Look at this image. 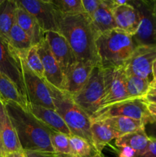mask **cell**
Returning a JSON list of instances; mask_svg holds the SVG:
<instances>
[{
	"label": "cell",
	"instance_id": "cell-1",
	"mask_svg": "<svg viewBox=\"0 0 156 157\" xmlns=\"http://www.w3.org/2000/svg\"><path fill=\"white\" fill-rule=\"evenodd\" d=\"M54 16L58 32L69 43L76 61L93 65L99 64L96 48V39L99 35L90 17L85 12L65 15L61 13L55 7Z\"/></svg>",
	"mask_w": 156,
	"mask_h": 157
},
{
	"label": "cell",
	"instance_id": "cell-2",
	"mask_svg": "<svg viewBox=\"0 0 156 157\" xmlns=\"http://www.w3.org/2000/svg\"><path fill=\"white\" fill-rule=\"evenodd\" d=\"M8 113L24 151L54 153L50 130L28 110L15 102H5Z\"/></svg>",
	"mask_w": 156,
	"mask_h": 157
},
{
	"label": "cell",
	"instance_id": "cell-3",
	"mask_svg": "<svg viewBox=\"0 0 156 157\" xmlns=\"http://www.w3.org/2000/svg\"><path fill=\"white\" fill-rule=\"evenodd\" d=\"M136 46L132 36L119 29L98 35L96 48L102 68L124 67Z\"/></svg>",
	"mask_w": 156,
	"mask_h": 157
},
{
	"label": "cell",
	"instance_id": "cell-4",
	"mask_svg": "<svg viewBox=\"0 0 156 157\" xmlns=\"http://www.w3.org/2000/svg\"><path fill=\"white\" fill-rule=\"evenodd\" d=\"M46 83L50 90L55 110L64 120L72 135L80 136L93 145L90 117L74 102L70 94L57 88L47 81Z\"/></svg>",
	"mask_w": 156,
	"mask_h": 157
},
{
	"label": "cell",
	"instance_id": "cell-5",
	"mask_svg": "<svg viewBox=\"0 0 156 157\" xmlns=\"http://www.w3.org/2000/svg\"><path fill=\"white\" fill-rule=\"evenodd\" d=\"M103 94V71L102 66L97 64L93 67L84 88L72 98L74 102L90 117H92L100 109Z\"/></svg>",
	"mask_w": 156,
	"mask_h": 157
},
{
	"label": "cell",
	"instance_id": "cell-6",
	"mask_svg": "<svg viewBox=\"0 0 156 157\" xmlns=\"http://www.w3.org/2000/svg\"><path fill=\"white\" fill-rule=\"evenodd\" d=\"M113 117H125L144 122L151 120L148 103L144 98L128 99L99 109L92 117L91 121H103Z\"/></svg>",
	"mask_w": 156,
	"mask_h": 157
},
{
	"label": "cell",
	"instance_id": "cell-7",
	"mask_svg": "<svg viewBox=\"0 0 156 157\" xmlns=\"http://www.w3.org/2000/svg\"><path fill=\"white\" fill-rule=\"evenodd\" d=\"M0 71L14 83L22 98L28 104L23 77L21 58L14 52L9 42L1 36Z\"/></svg>",
	"mask_w": 156,
	"mask_h": 157
},
{
	"label": "cell",
	"instance_id": "cell-8",
	"mask_svg": "<svg viewBox=\"0 0 156 157\" xmlns=\"http://www.w3.org/2000/svg\"><path fill=\"white\" fill-rule=\"evenodd\" d=\"M104 94L100 109L128 100L126 90V75L124 67L102 68Z\"/></svg>",
	"mask_w": 156,
	"mask_h": 157
},
{
	"label": "cell",
	"instance_id": "cell-9",
	"mask_svg": "<svg viewBox=\"0 0 156 157\" xmlns=\"http://www.w3.org/2000/svg\"><path fill=\"white\" fill-rule=\"evenodd\" d=\"M136 8L140 17V24L137 32L132 35L136 47L141 45H156V18L152 12L151 1L130 0Z\"/></svg>",
	"mask_w": 156,
	"mask_h": 157
},
{
	"label": "cell",
	"instance_id": "cell-10",
	"mask_svg": "<svg viewBox=\"0 0 156 157\" xmlns=\"http://www.w3.org/2000/svg\"><path fill=\"white\" fill-rule=\"evenodd\" d=\"M156 60V45L138 46L124 66L127 76L133 75L153 81L152 64Z\"/></svg>",
	"mask_w": 156,
	"mask_h": 157
},
{
	"label": "cell",
	"instance_id": "cell-11",
	"mask_svg": "<svg viewBox=\"0 0 156 157\" xmlns=\"http://www.w3.org/2000/svg\"><path fill=\"white\" fill-rule=\"evenodd\" d=\"M24 86L28 104L55 110L50 90L45 80L30 70L21 58Z\"/></svg>",
	"mask_w": 156,
	"mask_h": 157
},
{
	"label": "cell",
	"instance_id": "cell-12",
	"mask_svg": "<svg viewBox=\"0 0 156 157\" xmlns=\"http://www.w3.org/2000/svg\"><path fill=\"white\" fill-rule=\"evenodd\" d=\"M44 38L47 41L49 48L58 61L65 79L69 71L77 62L71 47L66 38L58 32H44Z\"/></svg>",
	"mask_w": 156,
	"mask_h": 157
},
{
	"label": "cell",
	"instance_id": "cell-13",
	"mask_svg": "<svg viewBox=\"0 0 156 157\" xmlns=\"http://www.w3.org/2000/svg\"><path fill=\"white\" fill-rule=\"evenodd\" d=\"M18 2L37 20L44 32H58L54 7L50 0H21Z\"/></svg>",
	"mask_w": 156,
	"mask_h": 157
},
{
	"label": "cell",
	"instance_id": "cell-14",
	"mask_svg": "<svg viewBox=\"0 0 156 157\" xmlns=\"http://www.w3.org/2000/svg\"><path fill=\"white\" fill-rule=\"evenodd\" d=\"M37 49L44 67V79L57 88L64 90V75L45 38L37 45Z\"/></svg>",
	"mask_w": 156,
	"mask_h": 157
},
{
	"label": "cell",
	"instance_id": "cell-15",
	"mask_svg": "<svg viewBox=\"0 0 156 157\" xmlns=\"http://www.w3.org/2000/svg\"><path fill=\"white\" fill-rule=\"evenodd\" d=\"M0 134L6 154L18 153L23 150L6 104L2 99H0Z\"/></svg>",
	"mask_w": 156,
	"mask_h": 157
},
{
	"label": "cell",
	"instance_id": "cell-16",
	"mask_svg": "<svg viewBox=\"0 0 156 157\" xmlns=\"http://www.w3.org/2000/svg\"><path fill=\"white\" fill-rule=\"evenodd\" d=\"M113 16L116 29L126 32L132 36L134 35L140 24V17L136 8L128 1V4L121 6H114Z\"/></svg>",
	"mask_w": 156,
	"mask_h": 157
},
{
	"label": "cell",
	"instance_id": "cell-17",
	"mask_svg": "<svg viewBox=\"0 0 156 157\" xmlns=\"http://www.w3.org/2000/svg\"><path fill=\"white\" fill-rule=\"evenodd\" d=\"M95 66L92 64L77 61L65 77L64 90L71 96L79 93L88 81Z\"/></svg>",
	"mask_w": 156,
	"mask_h": 157
},
{
	"label": "cell",
	"instance_id": "cell-18",
	"mask_svg": "<svg viewBox=\"0 0 156 157\" xmlns=\"http://www.w3.org/2000/svg\"><path fill=\"white\" fill-rule=\"evenodd\" d=\"M27 109L38 121H41L50 130L58 133H64L68 136L72 135L64 120L55 110L34 105L32 104H28Z\"/></svg>",
	"mask_w": 156,
	"mask_h": 157
},
{
	"label": "cell",
	"instance_id": "cell-19",
	"mask_svg": "<svg viewBox=\"0 0 156 157\" xmlns=\"http://www.w3.org/2000/svg\"><path fill=\"white\" fill-rule=\"evenodd\" d=\"M16 23L28 35L32 46L39 44L44 38V32L40 27L37 20L17 1Z\"/></svg>",
	"mask_w": 156,
	"mask_h": 157
},
{
	"label": "cell",
	"instance_id": "cell-20",
	"mask_svg": "<svg viewBox=\"0 0 156 157\" xmlns=\"http://www.w3.org/2000/svg\"><path fill=\"white\" fill-rule=\"evenodd\" d=\"M113 7L112 0H102L99 7L90 18L98 35L116 29L113 13Z\"/></svg>",
	"mask_w": 156,
	"mask_h": 157
},
{
	"label": "cell",
	"instance_id": "cell-21",
	"mask_svg": "<svg viewBox=\"0 0 156 157\" xmlns=\"http://www.w3.org/2000/svg\"><path fill=\"white\" fill-rule=\"evenodd\" d=\"M92 141L95 150L98 153L102 154V150L113 140L117 138L113 129L104 121H91L90 126Z\"/></svg>",
	"mask_w": 156,
	"mask_h": 157
},
{
	"label": "cell",
	"instance_id": "cell-22",
	"mask_svg": "<svg viewBox=\"0 0 156 157\" xmlns=\"http://www.w3.org/2000/svg\"><path fill=\"white\" fill-rule=\"evenodd\" d=\"M149 143L150 139L145 133L144 128L119 136L115 140V145L116 147H130L136 152L137 156L143 153L147 150Z\"/></svg>",
	"mask_w": 156,
	"mask_h": 157
},
{
	"label": "cell",
	"instance_id": "cell-23",
	"mask_svg": "<svg viewBox=\"0 0 156 157\" xmlns=\"http://www.w3.org/2000/svg\"><path fill=\"white\" fill-rule=\"evenodd\" d=\"M17 1L4 0L0 6V36L8 41L9 33L16 21Z\"/></svg>",
	"mask_w": 156,
	"mask_h": 157
},
{
	"label": "cell",
	"instance_id": "cell-24",
	"mask_svg": "<svg viewBox=\"0 0 156 157\" xmlns=\"http://www.w3.org/2000/svg\"><path fill=\"white\" fill-rule=\"evenodd\" d=\"M117 135V138L144 128L145 122L125 117H113L103 120Z\"/></svg>",
	"mask_w": 156,
	"mask_h": 157
},
{
	"label": "cell",
	"instance_id": "cell-25",
	"mask_svg": "<svg viewBox=\"0 0 156 157\" xmlns=\"http://www.w3.org/2000/svg\"><path fill=\"white\" fill-rule=\"evenodd\" d=\"M8 42L14 52L21 58H23L28 51L32 47V41L27 34L17 25L16 21L9 33Z\"/></svg>",
	"mask_w": 156,
	"mask_h": 157
},
{
	"label": "cell",
	"instance_id": "cell-26",
	"mask_svg": "<svg viewBox=\"0 0 156 157\" xmlns=\"http://www.w3.org/2000/svg\"><path fill=\"white\" fill-rule=\"evenodd\" d=\"M0 99L4 102H15L28 110V104L14 83L0 71Z\"/></svg>",
	"mask_w": 156,
	"mask_h": 157
},
{
	"label": "cell",
	"instance_id": "cell-27",
	"mask_svg": "<svg viewBox=\"0 0 156 157\" xmlns=\"http://www.w3.org/2000/svg\"><path fill=\"white\" fill-rule=\"evenodd\" d=\"M149 81L133 75H126V90L129 99L144 98L148 93Z\"/></svg>",
	"mask_w": 156,
	"mask_h": 157
},
{
	"label": "cell",
	"instance_id": "cell-28",
	"mask_svg": "<svg viewBox=\"0 0 156 157\" xmlns=\"http://www.w3.org/2000/svg\"><path fill=\"white\" fill-rule=\"evenodd\" d=\"M50 140L55 157H76L70 148L68 136L50 130Z\"/></svg>",
	"mask_w": 156,
	"mask_h": 157
},
{
	"label": "cell",
	"instance_id": "cell-29",
	"mask_svg": "<svg viewBox=\"0 0 156 157\" xmlns=\"http://www.w3.org/2000/svg\"><path fill=\"white\" fill-rule=\"evenodd\" d=\"M69 143L76 157H93L95 155L99 154L92 144L80 136L71 135L69 136Z\"/></svg>",
	"mask_w": 156,
	"mask_h": 157
},
{
	"label": "cell",
	"instance_id": "cell-30",
	"mask_svg": "<svg viewBox=\"0 0 156 157\" xmlns=\"http://www.w3.org/2000/svg\"><path fill=\"white\" fill-rule=\"evenodd\" d=\"M53 6L61 13L76 15L84 13L81 0H50Z\"/></svg>",
	"mask_w": 156,
	"mask_h": 157
},
{
	"label": "cell",
	"instance_id": "cell-31",
	"mask_svg": "<svg viewBox=\"0 0 156 157\" xmlns=\"http://www.w3.org/2000/svg\"><path fill=\"white\" fill-rule=\"evenodd\" d=\"M27 67L40 78H44V67L38 53L37 46H32L22 58Z\"/></svg>",
	"mask_w": 156,
	"mask_h": 157
},
{
	"label": "cell",
	"instance_id": "cell-32",
	"mask_svg": "<svg viewBox=\"0 0 156 157\" xmlns=\"http://www.w3.org/2000/svg\"><path fill=\"white\" fill-rule=\"evenodd\" d=\"M84 12L91 18L99 7L102 0H81Z\"/></svg>",
	"mask_w": 156,
	"mask_h": 157
},
{
	"label": "cell",
	"instance_id": "cell-33",
	"mask_svg": "<svg viewBox=\"0 0 156 157\" xmlns=\"http://www.w3.org/2000/svg\"><path fill=\"white\" fill-rule=\"evenodd\" d=\"M144 130L149 139L156 140V122L152 118L145 123Z\"/></svg>",
	"mask_w": 156,
	"mask_h": 157
},
{
	"label": "cell",
	"instance_id": "cell-34",
	"mask_svg": "<svg viewBox=\"0 0 156 157\" xmlns=\"http://www.w3.org/2000/svg\"><path fill=\"white\" fill-rule=\"evenodd\" d=\"M136 157H156V140L150 139L149 145L143 153Z\"/></svg>",
	"mask_w": 156,
	"mask_h": 157
},
{
	"label": "cell",
	"instance_id": "cell-35",
	"mask_svg": "<svg viewBox=\"0 0 156 157\" xmlns=\"http://www.w3.org/2000/svg\"><path fill=\"white\" fill-rule=\"evenodd\" d=\"M116 153L117 157H136L137 156L136 152L128 147H117Z\"/></svg>",
	"mask_w": 156,
	"mask_h": 157
},
{
	"label": "cell",
	"instance_id": "cell-36",
	"mask_svg": "<svg viewBox=\"0 0 156 157\" xmlns=\"http://www.w3.org/2000/svg\"><path fill=\"white\" fill-rule=\"evenodd\" d=\"M27 157H55L54 154L51 153L39 151H25Z\"/></svg>",
	"mask_w": 156,
	"mask_h": 157
},
{
	"label": "cell",
	"instance_id": "cell-37",
	"mask_svg": "<svg viewBox=\"0 0 156 157\" xmlns=\"http://www.w3.org/2000/svg\"><path fill=\"white\" fill-rule=\"evenodd\" d=\"M148 109L152 119L156 122V104L148 103Z\"/></svg>",
	"mask_w": 156,
	"mask_h": 157
},
{
	"label": "cell",
	"instance_id": "cell-38",
	"mask_svg": "<svg viewBox=\"0 0 156 157\" xmlns=\"http://www.w3.org/2000/svg\"><path fill=\"white\" fill-rule=\"evenodd\" d=\"M145 99L147 103L156 104V94H148L145 97Z\"/></svg>",
	"mask_w": 156,
	"mask_h": 157
},
{
	"label": "cell",
	"instance_id": "cell-39",
	"mask_svg": "<svg viewBox=\"0 0 156 157\" xmlns=\"http://www.w3.org/2000/svg\"><path fill=\"white\" fill-rule=\"evenodd\" d=\"M148 94H156V81H152L150 84L149 90Z\"/></svg>",
	"mask_w": 156,
	"mask_h": 157
},
{
	"label": "cell",
	"instance_id": "cell-40",
	"mask_svg": "<svg viewBox=\"0 0 156 157\" xmlns=\"http://www.w3.org/2000/svg\"><path fill=\"white\" fill-rule=\"evenodd\" d=\"M152 78H153V81H156V60L153 62L152 64Z\"/></svg>",
	"mask_w": 156,
	"mask_h": 157
},
{
	"label": "cell",
	"instance_id": "cell-41",
	"mask_svg": "<svg viewBox=\"0 0 156 157\" xmlns=\"http://www.w3.org/2000/svg\"><path fill=\"white\" fill-rule=\"evenodd\" d=\"M12 154H13V157H27L24 150H21V151L12 153Z\"/></svg>",
	"mask_w": 156,
	"mask_h": 157
},
{
	"label": "cell",
	"instance_id": "cell-42",
	"mask_svg": "<svg viewBox=\"0 0 156 157\" xmlns=\"http://www.w3.org/2000/svg\"><path fill=\"white\" fill-rule=\"evenodd\" d=\"M151 6H152V12L154 18H156V0L151 1Z\"/></svg>",
	"mask_w": 156,
	"mask_h": 157
},
{
	"label": "cell",
	"instance_id": "cell-43",
	"mask_svg": "<svg viewBox=\"0 0 156 157\" xmlns=\"http://www.w3.org/2000/svg\"><path fill=\"white\" fill-rule=\"evenodd\" d=\"M6 153H5L4 149H3L2 146V138H1V134H0V156H5Z\"/></svg>",
	"mask_w": 156,
	"mask_h": 157
},
{
	"label": "cell",
	"instance_id": "cell-44",
	"mask_svg": "<svg viewBox=\"0 0 156 157\" xmlns=\"http://www.w3.org/2000/svg\"><path fill=\"white\" fill-rule=\"evenodd\" d=\"M5 157H13V154L12 153H9V154L5 155Z\"/></svg>",
	"mask_w": 156,
	"mask_h": 157
},
{
	"label": "cell",
	"instance_id": "cell-45",
	"mask_svg": "<svg viewBox=\"0 0 156 157\" xmlns=\"http://www.w3.org/2000/svg\"><path fill=\"white\" fill-rule=\"evenodd\" d=\"M93 157H103V156H102V154H96Z\"/></svg>",
	"mask_w": 156,
	"mask_h": 157
},
{
	"label": "cell",
	"instance_id": "cell-46",
	"mask_svg": "<svg viewBox=\"0 0 156 157\" xmlns=\"http://www.w3.org/2000/svg\"><path fill=\"white\" fill-rule=\"evenodd\" d=\"M3 1H4V0H0V6H1V4H2V3L3 2Z\"/></svg>",
	"mask_w": 156,
	"mask_h": 157
},
{
	"label": "cell",
	"instance_id": "cell-47",
	"mask_svg": "<svg viewBox=\"0 0 156 157\" xmlns=\"http://www.w3.org/2000/svg\"><path fill=\"white\" fill-rule=\"evenodd\" d=\"M0 157H5V156H0Z\"/></svg>",
	"mask_w": 156,
	"mask_h": 157
}]
</instances>
